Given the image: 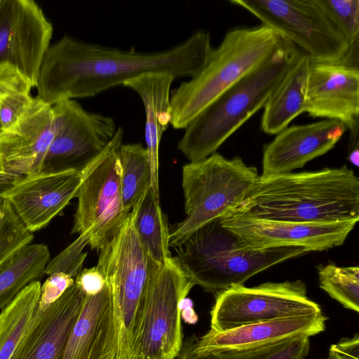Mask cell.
Returning <instances> with one entry per match:
<instances>
[{
  "instance_id": "6da1fadb",
  "label": "cell",
  "mask_w": 359,
  "mask_h": 359,
  "mask_svg": "<svg viewBox=\"0 0 359 359\" xmlns=\"http://www.w3.org/2000/svg\"><path fill=\"white\" fill-rule=\"evenodd\" d=\"M212 50L210 34L201 31L155 52L105 47L64 36L45 55L35 86L36 96L53 106L65 99L95 96L147 72H167L175 79L192 77Z\"/></svg>"
},
{
  "instance_id": "7a4b0ae2",
  "label": "cell",
  "mask_w": 359,
  "mask_h": 359,
  "mask_svg": "<svg viewBox=\"0 0 359 359\" xmlns=\"http://www.w3.org/2000/svg\"><path fill=\"white\" fill-rule=\"evenodd\" d=\"M227 215L298 222L358 221L359 178L346 165L259 175L244 201Z\"/></svg>"
},
{
  "instance_id": "3957f363",
  "label": "cell",
  "mask_w": 359,
  "mask_h": 359,
  "mask_svg": "<svg viewBox=\"0 0 359 359\" xmlns=\"http://www.w3.org/2000/svg\"><path fill=\"white\" fill-rule=\"evenodd\" d=\"M281 37L278 47L266 61L220 95L184 129L177 147L189 162L215 153L264 107L287 70L305 53L291 41Z\"/></svg>"
},
{
  "instance_id": "277c9868",
  "label": "cell",
  "mask_w": 359,
  "mask_h": 359,
  "mask_svg": "<svg viewBox=\"0 0 359 359\" xmlns=\"http://www.w3.org/2000/svg\"><path fill=\"white\" fill-rule=\"evenodd\" d=\"M180 268L194 285L217 295L274 265L309 252L302 247L255 250L215 219L173 248Z\"/></svg>"
},
{
  "instance_id": "5b68a950",
  "label": "cell",
  "mask_w": 359,
  "mask_h": 359,
  "mask_svg": "<svg viewBox=\"0 0 359 359\" xmlns=\"http://www.w3.org/2000/svg\"><path fill=\"white\" fill-rule=\"evenodd\" d=\"M281 36L264 25L227 32L202 69L170 92V123L184 129L220 95L266 61Z\"/></svg>"
},
{
  "instance_id": "8992f818",
  "label": "cell",
  "mask_w": 359,
  "mask_h": 359,
  "mask_svg": "<svg viewBox=\"0 0 359 359\" xmlns=\"http://www.w3.org/2000/svg\"><path fill=\"white\" fill-rule=\"evenodd\" d=\"M98 253L96 267L110 288L118 327L117 359H130L147 286L161 265L150 257L140 242L131 212Z\"/></svg>"
},
{
  "instance_id": "52a82bcc",
  "label": "cell",
  "mask_w": 359,
  "mask_h": 359,
  "mask_svg": "<svg viewBox=\"0 0 359 359\" xmlns=\"http://www.w3.org/2000/svg\"><path fill=\"white\" fill-rule=\"evenodd\" d=\"M182 177L186 217L170 231L172 248L195 230L237 208L259 174L241 157L228 159L215 152L184 165Z\"/></svg>"
},
{
  "instance_id": "ba28073f",
  "label": "cell",
  "mask_w": 359,
  "mask_h": 359,
  "mask_svg": "<svg viewBox=\"0 0 359 359\" xmlns=\"http://www.w3.org/2000/svg\"><path fill=\"white\" fill-rule=\"evenodd\" d=\"M123 130L118 127L102 153L82 170L72 233L84 238L97 252L116 233L128 215L123 208L118 151Z\"/></svg>"
},
{
  "instance_id": "9c48e42d",
  "label": "cell",
  "mask_w": 359,
  "mask_h": 359,
  "mask_svg": "<svg viewBox=\"0 0 359 359\" xmlns=\"http://www.w3.org/2000/svg\"><path fill=\"white\" fill-rule=\"evenodd\" d=\"M194 285L174 257L152 275L130 359H175L183 342L180 304Z\"/></svg>"
},
{
  "instance_id": "30bf717a",
  "label": "cell",
  "mask_w": 359,
  "mask_h": 359,
  "mask_svg": "<svg viewBox=\"0 0 359 359\" xmlns=\"http://www.w3.org/2000/svg\"><path fill=\"white\" fill-rule=\"evenodd\" d=\"M291 41L312 61L334 62L350 45L318 0H231Z\"/></svg>"
},
{
  "instance_id": "8fae6325",
  "label": "cell",
  "mask_w": 359,
  "mask_h": 359,
  "mask_svg": "<svg viewBox=\"0 0 359 359\" xmlns=\"http://www.w3.org/2000/svg\"><path fill=\"white\" fill-rule=\"evenodd\" d=\"M322 313L307 295L301 280L231 287L217 295L210 312V328L223 332L245 325Z\"/></svg>"
},
{
  "instance_id": "7c38bea8",
  "label": "cell",
  "mask_w": 359,
  "mask_h": 359,
  "mask_svg": "<svg viewBox=\"0 0 359 359\" xmlns=\"http://www.w3.org/2000/svg\"><path fill=\"white\" fill-rule=\"evenodd\" d=\"M305 112L341 122L350 131L349 151L358 148V41L340 60H310L304 94Z\"/></svg>"
},
{
  "instance_id": "4fadbf2b",
  "label": "cell",
  "mask_w": 359,
  "mask_h": 359,
  "mask_svg": "<svg viewBox=\"0 0 359 359\" xmlns=\"http://www.w3.org/2000/svg\"><path fill=\"white\" fill-rule=\"evenodd\" d=\"M53 108L57 121L54 137L40 172L82 170L114 137V120L86 110L74 100L59 101Z\"/></svg>"
},
{
  "instance_id": "5bb4252c",
  "label": "cell",
  "mask_w": 359,
  "mask_h": 359,
  "mask_svg": "<svg viewBox=\"0 0 359 359\" xmlns=\"http://www.w3.org/2000/svg\"><path fill=\"white\" fill-rule=\"evenodd\" d=\"M53 28L32 0H1L0 64H8L35 88Z\"/></svg>"
},
{
  "instance_id": "9a60e30c",
  "label": "cell",
  "mask_w": 359,
  "mask_h": 359,
  "mask_svg": "<svg viewBox=\"0 0 359 359\" xmlns=\"http://www.w3.org/2000/svg\"><path fill=\"white\" fill-rule=\"evenodd\" d=\"M222 225L255 250L302 247L324 251L344 244L358 221L298 222L227 215Z\"/></svg>"
},
{
  "instance_id": "2e32d148",
  "label": "cell",
  "mask_w": 359,
  "mask_h": 359,
  "mask_svg": "<svg viewBox=\"0 0 359 359\" xmlns=\"http://www.w3.org/2000/svg\"><path fill=\"white\" fill-rule=\"evenodd\" d=\"M82 170L39 172L22 177L0 196L27 231L45 228L76 197Z\"/></svg>"
},
{
  "instance_id": "e0dca14e",
  "label": "cell",
  "mask_w": 359,
  "mask_h": 359,
  "mask_svg": "<svg viewBox=\"0 0 359 359\" xmlns=\"http://www.w3.org/2000/svg\"><path fill=\"white\" fill-rule=\"evenodd\" d=\"M346 130L334 119L287 126L263 147L262 172L267 177L292 172L331 150Z\"/></svg>"
},
{
  "instance_id": "ac0fdd59",
  "label": "cell",
  "mask_w": 359,
  "mask_h": 359,
  "mask_svg": "<svg viewBox=\"0 0 359 359\" xmlns=\"http://www.w3.org/2000/svg\"><path fill=\"white\" fill-rule=\"evenodd\" d=\"M56 128L53 106L34 97L25 113L4 131L1 161L4 172L19 177L39 172Z\"/></svg>"
},
{
  "instance_id": "d6986e66",
  "label": "cell",
  "mask_w": 359,
  "mask_h": 359,
  "mask_svg": "<svg viewBox=\"0 0 359 359\" xmlns=\"http://www.w3.org/2000/svg\"><path fill=\"white\" fill-rule=\"evenodd\" d=\"M327 317L311 314L249 324L223 332L210 330L199 339L194 338V355L261 346L298 336L311 337L323 332Z\"/></svg>"
},
{
  "instance_id": "ffe728a7",
  "label": "cell",
  "mask_w": 359,
  "mask_h": 359,
  "mask_svg": "<svg viewBox=\"0 0 359 359\" xmlns=\"http://www.w3.org/2000/svg\"><path fill=\"white\" fill-rule=\"evenodd\" d=\"M118 352V327L106 283L99 292L86 294L62 359H117Z\"/></svg>"
},
{
  "instance_id": "44dd1931",
  "label": "cell",
  "mask_w": 359,
  "mask_h": 359,
  "mask_svg": "<svg viewBox=\"0 0 359 359\" xmlns=\"http://www.w3.org/2000/svg\"><path fill=\"white\" fill-rule=\"evenodd\" d=\"M86 293L75 283L44 311L38 308L12 359H62Z\"/></svg>"
},
{
  "instance_id": "7402d4cb",
  "label": "cell",
  "mask_w": 359,
  "mask_h": 359,
  "mask_svg": "<svg viewBox=\"0 0 359 359\" xmlns=\"http://www.w3.org/2000/svg\"><path fill=\"white\" fill-rule=\"evenodd\" d=\"M173 76L167 72L142 74L123 83L135 91L145 109V141L151 170V189L160 201L158 151L163 133L170 123V86Z\"/></svg>"
},
{
  "instance_id": "603a6c76",
  "label": "cell",
  "mask_w": 359,
  "mask_h": 359,
  "mask_svg": "<svg viewBox=\"0 0 359 359\" xmlns=\"http://www.w3.org/2000/svg\"><path fill=\"white\" fill-rule=\"evenodd\" d=\"M310 59L304 53L287 70L268 98L262 116L261 130L276 135L305 112L304 94Z\"/></svg>"
},
{
  "instance_id": "cb8c5ba5",
  "label": "cell",
  "mask_w": 359,
  "mask_h": 359,
  "mask_svg": "<svg viewBox=\"0 0 359 359\" xmlns=\"http://www.w3.org/2000/svg\"><path fill=\"white\" fill-rule=\"evenodd\" d=\"M39 280L31 282L0 313V359H12L27 334L41 295Z\"/></svg>"
},
{
  "instance_id": "d4e9b609",
  "label": "cell",
  "mask_w": 359,
  "mask_h": 359,
  "mask_svg": "<svg viewBox=\"0 0 359 359\" xmlns=\"http://www.w3.org/2000/svg\"><path fill=\"white\" fill-rule=\"evenodd\" d=\"M135 229L150 257L162 265L172 258L168 219L151 187L131 210Z\"/></svg>"
},
{
  "instance_id": "484cf974",
  "label": "cell",
  "mask_w": 359,
  "mask_h": 359,
  "mask_svg": "<svg viewBox=\"0 0 359 359\" xmlns=\"http://www.w3.org/2000/svg\"><path fill=\"white\" fill-rule=\"evenodd\" d=\"M50 252L43 244H29L0 269V309L6 306L31 282L44 274Z\"/></svg>"
},
{
  "instance_id": "4316f807",
  "label": "cell",
  "mask_w": 359,
  "mask_h": 359,
  "mask_svg": "<svg viewBox=\"0 0 359 359\" xmlns=\"http://www.w3.org/2000/svg\"><path fill=\"white\" fill-rule=\"evenodd\" d=\"M118 156L121 170L122 204L129 213L151 187V165L146 148L139 143L122 144Z\"/></svg>"
},
{
  "instance_id": "83f0119b",
  "label": "cell",
  "mask_w": 359,
  "mask_h": 359,
  "mask_svg": "<svg viewBox=\"0 0 359 359\" xmlns=\"http://www.w3.org/2000/svg\"><path fill=\"white\" fill-rule=\"evenodd\" d=\"M320 287L346 309L359 311V267L334 263L316 267Z\"/></svg>"
},
{
  "instance_id": "f1b7e54d",
  "label": "cell",
  "mask_w": 359,
  "mask_h": 359,
  "mask_svg": "<svg viewBox=\"0 0 359 359\" xmlns=\"http://www.w3.org/2000/svg\"><path fill=\"white\" fill-rule=\"evenodd\" d=\"M310 350L309 337L298 336L261 346L217 353L218 359H305Z\"/></svg>"
},
{
  "instance_id": "f546056e",
  "label": "cell",
  "mask_w": 359,
  "mask_h": 359,
  "mask_svg": "<svg viewBox=\"0 0 359 359\" xmlns=\"http://www.w3.org/2000/svg\"><path fill=\"white\" fill-rule=\"evenodd\" d=\"M33 238L8 203L0 198V269Z\"/></svg>"
},
{
  "instance_id": "4dcf8cb0",
  "label": "cell",
  "mask_w": 359,
  "mask_h": 359,
  "mask_svg": "<svg viewBox=\"0 0 359 359\" xmlns=\"http://www.w3.org/2000/svg\"><path fill=\"white\" fill-rule=\"evenodd\" d=\"M349 45L359 39L358 0H318Z\"/></svg>"
},
{
  "instance_id": "1f68e13d",
  "label": "cell",
  "mask_w": 359,
  "mask_h": 359,
  "mask_svg": "<svg viewBox=\"0 0 359 359\" xmlns=\"http://www.w3.org/2000/svg\"><path fill=\"white\" fill-rule=\"evenodd\" d=\"M88 245V241L79 236L78 238L64 251L49 261L44 273L50 275L56 272H62L75 279L82 271V265L87 255L82 250Z\"/></svg>"
},
{
  "instance_id": "d6a6232c",
  "label": "cell",
  "mask_w": 359,
  "mask_h": 359,
  "mask_svg": "<svg viewBox=\"0 0 359 359\" xmlns=\"http://www.w3.org/2000/svg\"><path fill=\"white\" fill-rule=\"evenodd\" d=\"M32 89L13 91L1 100L0 122L4 131L13 126L29 107L34 99Z\"/></svg>"
},
{
  "instance_id": "836d02e7",
  "label": "cell",
  "mask_w": 359,
  "mask_h": 359,
  "mask_svg": "<svg viewBox=\"0 0 359 359\" xmlns=\"http://www.w3.org/2000/svg\"><path fill=\"white\" fill-rule=\"evenodd\" d=\"M74 278L65 273L56 272L49 275V277L41 285L38 309L41 311L46 310L68 288L74 285Z\"/></svg>"
},
{
  "instance_id": "e575fe53",
  "label": "cell",
  "mask_w": 359,
  "mask_h": 359,
  "mask_svg": "<svg viewBox=\"0 0 359 359\" xmlns=\"http://www.w3.org/2000/svg\"><path fill=\"white\" fill-rule=\"evenodd\" d=\"M25 88H34L17 69L8 64H0V104L8 94ZM3 135L4 130L0 122V172H5L1 155Z\"/></svg>"
},
{
  "instance_id": "d590c367",
  "label": "cell",
  "mask_w": 359,
  "mask_h": 359,
  "mask_svg": "<svg viewBox=\"0 0 359 359\" xmlns=\"http://www.w3.org/2000/svg\"><path fill=\"white\" fill-rule=\"evenodd\" d=\"M74 281L86 294H94L99 292L106 283L96 266L82 270L75 278Z\"/></svg>"
},
{
  "instance_id": "8d00e7d4",
  "label": "cell",
  "mask_w": 359,
  "mask_h": 359,
  "mask_svg": "<svg viewBox=\"0 0 359 359\" xmlns=\"http://www.w3.org/2000/svg\"><path fill=\"white\" fill-rule=\"evenodd\" d=\"M330 359H359V334L343 338L332 344L329 350Z\"/></svg>"
},
{
  "instance_id": "74e56055",
  "label": "cell",
  "mask_w": 359,
  "mask_h": 359,
  "mask_svg": "<svg viewBox=\"0 0 359 359\" xmlns=\"http://www.w3.org/2000/svg\"><path fill=\"white\" fill-rule=\"evenodd\" d=\"M181 319L189 324H194L198 317L193 309V303L187 297L183 299L180 304Z\"/></svg>"
},
{
  "instance_id": "f35d334b",
  "label": "cell",
  "mask_w": 359,
  "mask_h": 359,
  "mask_svg": "<svg viewBox=\"0 0 359 359\" xmlns=\"http://www.w3.org/2000/svg\"><path fill=\"white\" fill-rule=\"evenodd\" d=\"M193 337L189 339L182 346L178 359H218L217 354H207L203 355H194L191 351Z\"/></svg>"
},
{
  "instance_id": "ab89813d",
  "label": "cell",
  "mask_w": 359,
  "mask_h": 359,
  "mask_svg": "<svg viewBox=\"0 0 359 359\" xmlns=\"http://www.w3.org/2000/svg\"><path fill=\"white\" fill-rule=\"evenodd\" d=\"M22 177L6 172H0V196L11 188Z\"/></svg>"
},
{
  "instance_id": "60d3db41",
  "label": "cell",
  "mask_w": 359,
  "mask_h": 359,
  "mask_svg": "<svg viewBox=\"0 0 359 359\" xmlns=\"http://www.w3.org/2000/svg\"><path fill=\"white\" fill-rule=\"evenodd\" d=\"M349 161L355 166L359 165V151L358 148L354 149L349 152L348 157Z\"/></svg>"
},
{
  "instance_id": "b9f144b4",
  "label": "cell",
  "mask_w": 359,
  "mask_h": 359,
  "mask_svg": "<svg viewBox=\"0 0 359 359\" xmlns=\"http://www.w3.org/2000/svg\"><path fill=\"white\" fill-rule=\"evenodd\" d=\"M0 2H1V0H0Z\"/></svg>"
},
{
  "instance_id": "7bdbcfd3",
  "label": "cell",
  "mask_w": 359,
  "mask_h": 359,
  "mask_svg": "<svg viewBox=\"0 0 359 359\" xmlns=\"http://www.w3.org/2000/svg\"><path fill=\"white\" fill-rule=\"evenodd\" d=\"M328 359H330V358H328Z\"/></svg>"
}]
</instances>
